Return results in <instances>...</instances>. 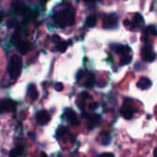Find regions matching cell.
<instances>
[{
	"mask_svg": "<svg viewBox=\"0 0 157 157\" xmlns=\"http://www.w3.org/2000/svg\"><path fill=\"white\" fill-rule=\"evenodd\" d=\"M54 21L61 28L71 26L75 21V10L71 7L62 9L54 14Z\"/></svg>",
	"mask_w": 157,
	"mask_h": 157,
	"instance_id": "cell-1",
	"label": "cell"
},
{
	"mask_svg": "<svg viewBox=\"0 0 157 157\" xmlns=\"http://www.w3.org/2000/svg\"><path fill=\"white\" fill-rule=\"evenodd\" d=\"M21 69V58L19 56H13L9 64V72L12 78H17Z\"/></svg>",
	"mask_w": 157,
	"mask_h": 157,
	"instance_id": "cell-2",
	"label": "cell"
},
{
	"mask_svg": "<svg viewBox=\"0 0 157 157\" xmlns=\"http://www.w3.org/2000/svg\"><path fill=\"white\" fill-rule=\"evenodd\" d=\"M155 54L151 45H144L141 49V57L146 62H152L155 59Z\"/></svg>",
	"mask_w": 157,
	"mask_h": 157,
	"instance_id": "cell-3",
	"label": "cell"
},
{
	"mask_svg": "<svg viewBox=\"0 0 157 157\" xmlns=\"http://www.w3.org/2000/svg\"><path fill=\"white\" fill-rule=\"evenodd\" d=\"M117 16L116 14L105 15L103 22V27L105 29H112L117 26Z\"/></svg>",
	"mask_w": 157,
	"mask_h": 157,
	"instance_id": "cell-4",
	"label": "cell"
},
{
	"mask_svg": "<svg viewBox=\"0 0 157 157\" xmlns=\"http://www.w3.org/2000/svg\"><path fill=\"white\" fill-rule=\"evenodd\" d=\"M16 109V103L10 99L0 101V113L14 111Z\"/></svg>",
	"mask_w": 157,
	"mask_h": 157,
	"instance_id": "cell-5",
	"label": "cell"
},
{
	"mask_svg": "<svg viewBox=\"0 0 157 157\" xmlns=\"http://www.w3.org/2000/svg\"><path fill=\"white\" fill-rule=\"evenodd\" d=\"M36 120L40 125H46L50 121V115L46 111H40L36 115Z\"/></svg>",
	"mask_w": 157,
	"mask_h": 157,
	"instance_id": "cell-6",
	"label": "cell"
},
{
	"mask_svg": "<svg viewBox=\"0 0 157 157\" xmlns=\"http://www.w3.org/2000/svg\"><path fill=\"white\" fill-rule=\"evenodd\" d=\"M142 23H143V19H142L141 15L139 13H136L133 17V21L130 25V27H132L131 30H137V29L140 28Z\"/></svg>",
	"mask_w": 157,
	"mask_h": 157,
	"instance_id": "cell-7",
	"label": "cell"
},
{
	"mask_svg": "<svg viewBox=\"0 0 157 157\" xmlns=\"http://www.w3.org/2000/svg\"><path fill=\"white\" fill-rule=\"evenodd\" d=\"M151 86V82L148 78H145V77H142L137 83V87L140 90H147Z\"/></svg>",
	"mask_w": 157,
	"mask_h": 157,
	"instance_id": "cell-8",
	"label": "cell"
},
{
	"mask_svg": "<svg viewBox=\"0 0 157 157\" xmlns=\"http://www.w3.org/2000/svg\"><path fill=\"white\" fill-rule=\"evenodd\" d=\"M120 115L126 119H131L133 117V110L128 105H124L120 109Z\"/></svg>",
	"mask_w": 157,
	"mask_h": 157,
	"instance_id": "cell-9",
	"label": "cell"
},
{
	"mask_svg": "<svg viewBox=\"0 0 157 157\" xmlns=\"http://www.w3.org/2000/svg\"><path fill=\"white\" fill-rule=\"evenodd\" d=\"M17 44V48L18 50L21 53V54H26L29 49H30V44L26 41H19L16 42Z\"/></svg>",
	"mask_w": 157,
	"mask_h": 157,
	"instance_id": "cell-10",
	"label": "cell"
},
{
	"mask_svg": "<svg viewBox=\"0 0 157 157\" xmlns=\"http://www.w3.org/2000/svg\"><path fill=\"white\" fill-rule=\"evenodd\" d=\"M66 117H67V120H68L72 125H78V120L77 119V116H76V114L73 112V110H71V109H67V110H66Z\"/></svg>",
	"mask_w": 157,
	"mask_h": 157,
	"instance_id": "cell-11",
	"label": "cell"
},
{
	"mask_svg": "<svg viewBox=\"0 0 157 157\" xmlns=\"http://www.w3.org/2000/svg\"><path fill=\"white\" fill-rule=\"evenodd\" d=\"M12 7L18 13H22L25 10V5L21 0H13L12 1Z\"/></svg>",
	"mask_w": 157,
	"mask_h": 157,
	"instance_id": "cell-12",
	"label": "cell"
},
{
	"mask_svg": "<svg viewBox=\"0 0 157 157\" xmlns=\"http://www.w3.org/2000/svg\"><path fill=\"white\" fill-rule=\"evenodd\" d=\"M28 96L30 97L31 100L34 101L38 97V92L34 84H30L28 87Z\"/></svg>",
	"mask_w": 157,
	"mask_h": 157,
	"instance_id": "cell-13",
	"label": "cell"
},
{
	"mask_svg": "<svg viewBox=\"0 0 157 157\" xmlns=\"http://www.w3.org/2000/svg\"><path fill=\"white\" fill-rule=\"evenodd\" d=\"M116 51H117V53L118 55L124 56H128V53L130 52V47L128 46V45H122V44H120V45H117V46Z\"/></svg>",
	"mask_w": 157,
	"mask_h": 157,
	"instance_id": "cell-14",
	"label": "cell"
},
{
	"mask_svg": "<svg viewBox=\"0 0 157 157\" xmlns=\"http://www.w3.org/2000/svg\"><path fill=\"white\" fill-rule=\"evenodd\" d=\"M94 82H95L94 76L92 73H90V74L87 75V78L85 80L83 85H84L86 88H92V87L94 86Z\"/></svg>",
	"mask_w": 157,
	"mask_h": 157,
	"instance_id": "cell-15",
	"label": "cell"
},
{
	"mask_svg": "<svg viewBox=\"0 0 157 157\" xmlns=\"http://www.w3.org/2000/svg\"><path fill=\"white\" fill-rule=\"evenodd\" d=\"M96 21H97V18H96V16L94 14H93V15H91V16H89L87 18L86 24L89 27H94L95 24H96Z\"/></svg>",
	"mask_w": 157,
	"mask_h": 157,
	"instance_id": "cell-16",
	"label": "cell"
},
{
	"mask_svg": "<svg viewBox=\"0 0 157 157\" xmlns=\"http://www.w3.org/2000/svg\"><path fill=\"white\" fill-rule=\"evenodd\" d=\"M67 43L61 41V39L59 38V39L57 40V43H56V49H57L58 51H60V52H65L66 49H67Z\"/></svg>",
	"mask_w": 157,
	"mask_h": 157,
	"instance_id": "cell-17",
	"label": "cell"
},
{
	"mask_svg": "<svg viewBox=\"0 0 157 157\" xmlns=\"http://www.w3.org/2000/svg\"><path fill=\"white\" fill-rule=\"evenodd\" d=\"M132 60V56L130 55H128V56H121V59H120V66H124V65H128L131 62Z\"/></svg>",
	"mask_w": 157,
	"mask_h": 157,
	"instance_id": "cell-18",
	"label": "cell"
},
{
	"mask_svg": "<svg viewBox=\"0 0 157 157\" xmlns=\"http://www.w3.org/2000/svg\"><path fill=\"white\" fill-rule=\"evenodd\" d=\"M100 117L99 116H97V115H94L93 117H90V120L93 122V126L94 125H95V124H97V123H99L100 122Z\"/></svg>",
	"mask_w": 157,
	"mask_h": 157,
	"instance_id": "cell-19",
	"label": "cell"
},
{
	"mask_svg": "<svg viewBox=\"0 0 157 157\" xmlns=\"http://www.w3.org/2000/svg\"><path fill=\"white\" fill-rule=\"evenodd\" d=\"M55 89L57 91V92H61L63 90V84L61 82H57L55 84Z\"/></svg>",
	"mask_w": 157,
	"mask_h": 157,
	"instance_id": "cell-20",
	"label": "cell"
},
{
	"mask_svg": "<svg viewBox=\"0 0 157 157\" xmlns=\"http://www.w3.org/2000/svg\"><path fill=\"white\" fill-rule=\"evenodd\" d=\"M18 156H19V153L17 152L16 150L11 151V152H10V157H18Z\"/></svg>",
	"mask_w": 157,
	"mask_h": 157,
	"instance_id": "cell-21",
	"label": "cell"
},
{
	"mask_svg": "<svg viewBox=\"0 0 157 157\" xmlns=\"http://www.w3.org/2000/svg\"><path fill=\"white\" fill-rule=\"evenodd\" d=\"M16 23V21L15 20H10L9 22H8V25H9V27L10 28H11V27H13L14 26V24Z\"/></svg>",
	"mask_w": 157,
	"mask_h": 157,
	"instance_id": "cell-22",
	"label": "cell"
},
{
	"mask_svg": "<svg viewBox=\"0 0 157 157\" xmlns=\"http://www.w3.org/2000/svg\"><path fill=\"white\" fill-rule=\"evenodd\" d=\"M102 157H115V155L111 152H105L102 155Z\"/></svg>",
	"mask_w": 157,
	"mask_h": 157,
	"instance_id": "cell-23",
	"label": "cell"
},
{
	"mask_svg": "<svg viewBox=\"0 0 157 157\" xmlns=\"http://www.w3.org/2000/svg\"><path fill=\"white\" fill-rule=\"evenodd\" d=\"M153 155H154V157H157V148H156V149H154V151H153Z\"/></svg>",
	"mask_w": 157,
	"mask_h": 157,
	"instance_id": "cell-24",
	"label": "cell"
},
{
	"mask_svg": "<svg viewBox=\"0 0 157 157\" xmlns=\"http://www.w3.org/2000/svg\"><path fill=\"white\" fill-rule=\"evenodd\" d=\"M41 157H48V156H47L44 152H42V153H41Z\"/></svg>",
	"mask_w": 157,
	"mask_h": 157,
	"instance_id": "cell-25",
	"label": "cell"
}]
</instances>
